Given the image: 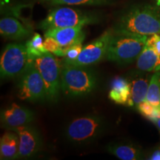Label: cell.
<instances>
[{
	"mask_svg": "<svg viewBox=\"0 0 160 160\" xmlns=\"http://www.w3.org/2000/svg\"><path fill=\"white\" fill-rule=\"evenodd\" d=\"M104 122L98 116H86L73 119L66 129V137L75 143L85 142L94 139L101 133Z\"/></svg>",
	"mask_w": 160,
	"mask_h": 160,
	"instance_id": "52a82bcc",
	"label": "cell"
},
{
	"mask_svg": "<svg viewBox=\"0 0 160 160\" xmlns=\"http://www.w3.org/2000/svg\"><path fill=\"white\" fill-rule=\"evenodd\" d=\"M150 159L152 160H160V148L156 151L154 153L152 154V156L150 158Z\"/></svg>",
	"mask_w": 160,
	"mask_h": 160,
	"instance_id": "d4e9b609",
	"label": "cell"
},
{
	"mask_svg": "<svg viewBox=\"0 0 160 160\" xmlns=\"http://www.w3.org/2000/svg\"><path fill=\"white\" fill-rule=\"evenodd\" d=\"M152 122H153L156 124V125L157 126L158 129H159V131L160 132V117H157V118H155V119H153L152 120Z\"/></svg>",
	"mask_w": 160,
	"mask_h": 160,
	"instance_id": "484cf974",
	"label": "cell"
},
{
	"mask_svg": "<svg viewBox=\"0 0 160 160\" xmlns=\"http://www.w3.org/2000/svg\"><path fill=\"white\" fill-rule=\"evenodd\" d=\"M112 35V30L105 31L94 41L84 47L77 59L63 63L77 66H88L99 62L106 57Z\"/></svg>",
	"mask_w": 160,
	"mask_h": 160,
	"instance_id": "9c48e42d",
	"label": "cell"
},
{
	"mask_svg": "<svg viewBox=\"0 0 160 160\" xmlns=\"http://www.w3.org/2000/svg\"><path fill=\"white\" fill-rule=\"evenodd\" d=\"M156 2H157V5L160 7V0H156Z\"/></svg>",
	"mask_w": 160,
	"mask_h": 160,
	"instance_id": "4316f807",
	"label": "cell"
},
{
	"mask_svg": "<svg viewBox=\"0 0 160 160\" xmlns=\"http://www.w3.org/2000/svg\"><path fill=\"white\" fill-rule=\"evenodd\" d=\"M64 49V60L63 62L73 61L77 59L81 51H82V43H78L68 48H63Z\"/></svg>",
	"mask_w": 160,
	"mask_h": 160,
	"instance_id": "603a6c76",
	"label": "cell"
},
{
	"mask_svg": "<svg viewBox=\"0 0 160 160\" xmlns=\"http://www.w3.org/2000/svg\"><path fill=\"white\" fill-rule=\"evenodd\" d=\"M0 33L10 39L19 40L29 37L31 31L13 17H4L0 20Z\"/></svg>",
	"mask_w": 160,
	"mask_h": 160,
	"instance_id": "4fadbf2b",
	"label": "cell"
},
{
	"mask_svg": "<svg viewBox=\"0 0 160 160\" xmlns=\"http://www.w3.org/2000/svg\"><path fill=\"white\" fill-rule=\"evenodd\" d=\"M158 111H160V71L153 73L151 79L145 100Z\"/></svg>",
	"mask_w": 160,
	"mask_h": 160,
	"instance_id": "ac0fdd59",
	"label": "cell"
},
{
	"mask_svg": "<svg viewBox=\"0 0 160 160\" xmlns=\"http://www.w3.org/2000/svg\"><path fill=\"white\" fill-rule=\"evenodd\" d=\"M150 80L145 77H139L132 79L131 83V97L128 105L137 107L145 100Z\"/></svg>",
	"mask_w": 160,
	"mask_h": 160,
	"instance_id": "e0dca14e",
	"label": "cell"
},
{
	"mask_svg": "<svg viewBox=\"0 0 160 160\" xmlns=\"http://www.w3.org/2000/svg\"><path fill=\"white\" fill-rule=\"evenodd\" d=\"M131 97V83L122 77H116L111 82L109 98L117 104L128 105Z\"/></svg>",
	"mask_w": 160,
	"mask_h": 160,
	"instance_id": "9a60e30c",
	"label": "cell"
},
{
	"mask_svg": "<svg viewBox=\"0 0 160 160\" xmlns=\"http://www.w3.org/2000/svg\"><path fill=\"white\" fill-rule=\"evenodd\" d=\"M45 37H52L62 48H68L78 43H82L85 37L83 26L60 28L46 30Z\"/></svg>",
	"mask_w": 160,
	"mask_h": 160,
	"instance_id": "7c38bea8",
	"label": "cell"
},
{
	"mask_svg": "<svg viewBox=\"0 0 160 160\" xmlns=\"http://www.w3.org/2000/svg\"><path fill=\"white\" fill-rule=\"evenodd\" d=\"M99 22V18L91 12L80 11L69 7L55 8L49 11L48 14L39 24L42 30L60 28L85 26Z\"/></svg>",
	"mask_w": 160,
	"mask_h": 160,
	"instance_id": "277c9868",
	"label": "cell"
},
{
	"mask_svg": "<svg viewBox=\"0 0 160 160\" xmlns=\"http://www.w3.org/2000/svg\"><path fill=\"white\" fill-rule=\"evenodd\" d=\"M22 75L18 93L20 99L34 101L46 98L47 92L45 82L33 62H30Z\"/></svg>",
	"mask_w": 160,
	"mask_h": 160,
	"instance_id": "ba28073f",
	"label": "cell"
},
{
	"mask_svg": "<svg viewBox=\"0 0 160 160\" xmlns=\"http://www.w3.org/2000/svg\"><path fill=\"white\" fill-rule=\"evenodd\" d=\"M44 46L48 52L57 57H64V49L57 40L52 37H45L44 41Z\"/></svg>",
	"mask_w": 160,
	"mask_h": 160,
	"instance_id": "7402d4cb",
	"label": "cell"
},
{
	"mask_svg": "<svg viewBox=\"0 0 160 160\" xmlns=\"http://www.w3.org/2000/svg\"><path fill=\"white\" fill-rule=\"evenodd\" d=\"M25 46L31 62H33L37 58L41 57L48 52L44 46L42 37L37 33H34L33 37L26 42Z\"/></svg>",
	"mask_w": 160,
	"mask_h": 160,
	"instance_id": "ffe728a7",
	"label": "cell"
},
{
	"mask_svg": "<svg viewBox=\"0 0 160 160\" xmlns=\"http://www.w3.org/2000/svg\"><path fill=\"white\" fill-rule=\"evenodd\" d=\"M158 7L151 5L133 6L118 19L112 31L148 37L160 33V8Z\"/></svg>",
	"mask_w": 160,
	"mask_h": 160,
	"instance_id": "6da1fadb",
	"label": "cell"
},
{
	"mask_svg": "<svg viewBox=\"0 0 160 160\" xmlns=\"http://www.w3.org/2000/svg\"><path fill=\"white\" fill-rule=\"evenodd\" d=\"M30 62L25 45L17 43L9 44L5 48L1 55V78H13L22 74Z\"/></svg>",
	"mask_w": 160,
	"mask_h": 160,
	"instance_id": "8992f818",
	"label": "cell"
},
{
	"mask_svg": "<svg viewBox=\"0 0 160 160\" xmlns=\"http://www.w3.org/2000/svg\"><path fill=\"white\" fill-rule=\"evenodd\" d=\"M108 151L112 154L122 160H137L142 159V151L131 145H111L109 146Z\"/></svg>",
	"mask_w": 160,
	"mask_h": 160,
	"instance_id": "d6986e66",
	"label": "cell"
},
{
	"mask_svg": "<svg viewBox=\"0 0 160 160\" xmlns=\"http://www.w3.org/2000/svg\"><path fill=\"white\" fill-rule=\"evenodd\" d=\"M148 38V36L113 31L105 57L119 64L131 63L139 57Z\"/></svg>",
	"mask_w": 160,
	"mask_h": 160,
	"instance_id": "7a4b0ae2",
	"label": "cell"
},
{
	"mask_svg": "<svg viewBox=\"0 0 160 160\" xmlns=\"http://www.w3.org/2000/svg\"><path fill=\"white\" fill-rule=\"evenodd\" d=\"M146 45L153 48L160 55V33L149 36Z\"/></svg>",
	"mask_w": 160,
	"mask_h": 160,
	"instance_id": "cb8c5ba5",
	"label": "cell"
},
{
	"mask_svg": "<svg viewBox=\"0 0 160 160\" xmlns=\"http://www.w3.org/2000/svg\"><path fill=\"white\" fill-rule=\"evenodd\" d=\"M34 119V113L31 110L13 103L1 115L2 123L10 129L29 125Z\"/></svg>",
	"mask_w": 160,
	"mask_h": 160,
	"instance_id": "8fae6325",
	"label": "cell"
},
{
	"mask_svg": "<svg viewBox=\"0 0 160 160\" xmlns=\"http://www.w3.org/2000/svg\"><path fill=\"white\" fill-rule=\"evenodd\" d=\"M87 66L63 63L61 73V91L67 96L87 95L97 86V78Z\"/></svg>",
	"mask_w": 160,
	"mask_h": 160,
	"instance_id": "3957f363",
	"label": "cell"
},
{
	"mask_svg": "<svg viewBox=\"0 0 160 160\" xmlns=\"http://www.w3.org/2000/svg\"><path fill=\"white\" fill-rule=\"evenodd\" d=\"M19 137L16 131L6 132L0 140V156L2 159H18Z\"/></svg>",
	"mask_w": 160,
	"mask_h": 160,
	"instance_id": "5bb4252c",
	"label": "cell"
},
{
	"mask_svg": "<svg viewBox=\"0 0 160 160\" xmlns=\"http://www.w3.org/2000/svg\"><path fill=\"white\" fill-rule=\"evenodd\" d=\"M33 62L45 82L46 98L56 100L61 90V73L63 64L62 65L61 61L48 51Z\"/></svg>",
	"mask_w": 160,
	"mask_h": 160,
	"instance_id": "5b68a950",
	"label": "cell"
},
{
	"mask_svg": "<svg viewBox=\"0 0 160 160\" xmlns=\"http://www.w3.org/2000/svg\"><path fill=\"white\" fill-rule=\"evenodd\" d=\"M40 2L51 5H104L111 3V0H39Z\"/></svg>",
	"mask_w": 160,
	"mask_h": 160,
	"instance_id": "44dd1931",
	"label": "cell"
},
{
	"mask_svg": "<svg viewBox=\"0 0 160 160\" xmlns=\"http://www.w3.org/2000/svg\"><path fill=\"white\" fill-rule=\"evenodd\" d=\"M19 137L18 158H29L39 151L42 145L40 136L34 128L29 125L13 129Z\"/></svg>",
	"mask_w": 160,
	"mask_h": 160,
	"instance_id": "30bf717a",
	"label": "cell"
},
{
	"mask_svg": "<svg viewBox=\"0 0 160 160\" xmlns=\"http://www.w3.org/2000/svg\"><path fill=\"white\" fill-rule=\"evenodd\" d=\"M137 68L147 72L160 71V55L154 50L145 45L137 59Z\"/></svg>",
	"mask_w": 160,
	"mask_h": 160,
	"instance_id": "2e32d148",
	"label": "cell"
}]
</instances>
